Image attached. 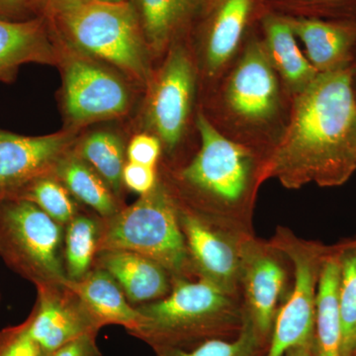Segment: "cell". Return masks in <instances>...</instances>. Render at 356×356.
I'll return each instance as SVG.
<instances>
[{
    "instance_id": "d6986e66",
    "label": "cell",
    "mask_w": 356,
    "mask_h": 356,
    "mask_svg": "<svg viewBox=\"0 0 356 356\" xmlns=\"http://www.w3.org/2000/svg\"><path fill=\"white\" fill-rule=\"evenodd\" d=\"M262 23L268 57L288 90L296 96L308 88L320 72L300 51L284 16L267 14Z\"/></svg>"
},
{
    "instance_id": "cb8c5ba5",
    "label": "cell",
    "mask_w": 356,
    "mask_h": 356,
    "mask_svg": "<svg viewBox=\"0 0 356 356\" xmlns=\"http://www.w3.org/2000/svg\"><path fill=\"white\" fill-rule=\"evenodd\" d=\"M268 341L259 334L245 313L242 329L235 339H206L184 348H159L156 356H264Z\"/></svg>"
},
{
    "instance_id": "44dd1931",
    "label": "cell",
    "mask_w": 356,
    "mask_h": 356,
    "mask_svg": "<svg viewBox=\"0 0 356 356\" xmlns=\"http://www.w3.org/2000/svg\"><path fill=\"white\" fill-rule=\"evenodd\" d=\"M51 48L43 18L0 19V74L26 63L49 62Z\"/></svg>"
},
{
    "instance_id": "60d3db41",
    "label": "cell",
    "mask_w": 356,
    "mask_h": 356,
    "mask_svg": "<svg viewBox=\"0 0 356 356\" xmlns=\"http://www.w3.org/2000/svg\"><path fill=\"white\" fill-rule=\"evenodd\" d=\"M353 356H356V350L355 351V353H353Z\"/></svg>"
},
{
    "instance_id": "9a60e30c",
    "label": "cell",
    "mask_w": 356,
    "mask_h": 356,
    "mask_svg": "<svg viewBox=\"0 0 356 356\" xmlns=\"http://www.w3.org/2000/svg\"><path fill=\"white\" fill-rule=\"evenodd\" d=\"M283 16L293 33L305 44L308 60L320 74L353 64L356 48V19L324 20Z\"/></svg>"
},
{
    "instance_id": "2e32d148",
    "label": "cell",
    "mask_w": 356,
    "mask_h": 356,
    "mask_svg": "<svg viewBox=\"0 0 356 356\" xmlns=\"http://www.w3.org/2000/svg\"><path fill=\"white\" fill-rule=\"evenodd\" d=\"M93 266L110 274L135 307L163 298L172 289V276L165 268L129 250H100Z\"/></svg>"
},
{
    "instance_id": "277c9868",
    "label": "cell",
    "mask_w": 356,
    "mask_h": 356,
    "mask_svg": "<svg viewBox=\"0 0 356 356\" xmlns=\"http://www.w3.org/2000/svg\"><path fill=\"white\" fill-rule=\"evenodd\" d=\"M51 16L81 51L114 65L140 83H147V44L130 0H91Z\"/></svg>"
},
{
    "instance_id": "1f68e13d",
    "label": "cell",
    "mask_w": 356,
    "mask_h": 356,
    "mask_svg": "<svg viewBox=\"0 0 356 356\" xmlns=\"http://www.w3.org/2000/svg\"><path fill=\"white\" fill-rule=\"evenodd\" d=\"M123 184L131 191L137 192L140 195L153 191L156 184V175L154 168L129 163L124 166Z\"/></svg>"
},
{
    "instance_id": "4dcf8cb0",
    "label": "cell",
    "mask_w": 356,
    "mask_h": 356,
    "mask_svg": "<svg viewBox=\"0 0 356 356\" xmlns=\"http://www.w3.org/2000/svg\"><path fill=\"white\" fill-rule=\"evenodd\" d=\"M161 151V142L156 136L142 134L131 140L127 156L130 163L154 168Z\"/></svg>"
},
{
    "instance_id": "ac0fdd59",
    "label": "cell",
    "mask_w": 356,
    "mask_h": 356,
    "mask_svg": "<svg viewBox=\"0 0 356 356\" xmlns=\"http://www.w3.org/2000/svg\"><path fill=\"white\" fill-rule=\"evenodd\" d=\"M257 0H217L204 41V65L210 76L221 72L236 55Z\"/></svg>"
},
{
    "instance_id": "ffe728a7",
    "label": "cell",
    "mask_w": 356,
    "mask_h": 356,
    "mask_svg": "<svg viewBox=\"0 0 356 356\" xmlns=\"http://www.w3.org/2000/svg\"><path fill=\"white\" fill-rule=\"evenodd\" d=\"M339 280L341 261L332 257L323 264L316 294L314 331L315 356H343V334L339 302Z\"/></svg>"
},
{
    "instance_id": "8fae6325",
    "label": "cell",
    "mask_w": 356,
    "mask_h": 356,
    "mask_svg": "<svg viewBox=\"0 0 356 356\" xmlns=\"http://www.w3.org/2000/svg\"><path fill=\"white\" fill-rule=\"evenodd\" d=\"M72 143L67 134L25 137L0 130V202L50 175Z\"/></svg>"
},
{
    "instance_id": "7a4b0ae2",
    "label": "cell",
    "mask_w": 356,
    "mask_h": 356,
    "mask_svg": "<svg viewBox=\"0 0 356 356\" xmlns=\"http://www.w3.org/2000/svg\"><path fill=\"white\" fill-rule=\"evenodd\" d=\"M136 308L143 321L131 336L153 350L184 348L238 334L245 317L231 293L204 277L198 281L172 277V289L165 297Z\"/></svg>"
},
{
    "instance_id": "d4e9b609",
    "label": "cell",
    "mask_w": 356,
    "mask_h": 356,
    "mask_svg": "<svg viewBox=\"0 0 356 356\" xmlns=\"http://www.w3.org/2000/svg\"><path fill=\"white\" fill-rule=\"evenodd\" d=\"M100 221L76 215L65 229V267L67 280H83L93 267L97 252Z\"/></svg>"
},
{
    "instance_id": "5b68a950",
    "label": "cell",
    "mask_w": 356,
    "mask_h": 356,
    "mask_svg": "<svg viewBox=\"0 0 356 356\" xmlns=\"http://www.w3.org/2000/svg\"><path fill=\"white\" fill-rule=\"evenodd\" d=\"M65 229L30 201H2L0 257L36 287L65 284Z\"/></svg>"
},
{
    "instance_id": "7c38bea8",
    "label": "cell",
    "mask_w": 356,
    "mask_h": 356,
    "mask_svg": "<svg viewBox=\"0 0 356 356\" xmlns=\"http://www.w3.org/2000/svg\"><path fill=\"white\" fill-rule=\"evenodd\" d=\"M36 288L38 298L26 323L30 336L44 353H53L84 334H98L100 327L67 285Z\"/></svg>"
},
{
    "instance_id": "83f0119b",
    "label": "cell",
    "mask_w": 356,
    "mask_h": 356,
    "mask_svg": "<svg viewBox=\"0 0 356 356\" xmlns=\"http://www.w3.org/2000/svg\"><path fill=\"white\" fill-rule=\"evenodd\" d=\"M341 320V355L353 356L356 346V252H348L341 262L339 290Z\"/></svg>"
},
{
    "instance_id": "b9f144b4",
    "label": "cell",
    "mask_w": 356,
    "mask_h": 356,
    "mask_svg": "<svg viewBox=\"0 0 356 356\" xmlns=\"http://www.w3.org/2000/svg\"><path fill=\"white\" fill-rule=\"evenodd\" d=\"M355 137H356V128H355Z\"/></svg>"
},
{
    "instance_id": "e0dca14e",
    "label": "cell",
    "mask_w": 356,
    "mask_h": 356,
    "mask_svg": "<svg viewBox=\"0 0 356 356\" xmlns=\"http://www.w3.org/2000/svg\"><path fill=\"white\" fill-rule=\"evenodd\" d=\"M65 285L76 293L100 329L108 325H121L131 334L142 324V314L103 269L93 266L83 280H67Z\"/></svg>"
},
{
    "instance_id": "30bf717a",
    "label": "cell",
    "mask_w": 356,
    "mask_h": 356,
    "mask_svg": "<svg viewBox=\"0 0 356 356\" xmlns=\"http://www.w3.org/2000/svg\"><path fill=\"white\" fill-rule=\"evenodd\" d=\"M65 102L72 121L86 124L125 113L129 93L125 84L108 70L74 58L65 65Z\"/></svg>"
},
{
    "instance_id": "f35d334b",
    "label": "cell",
    "mask_w": 356,
    "mask_h": 356,
    "mask_svg": "<svg viewBox=\"0 0 356 356\" xmlns=\"http://www.w3.org/2000/svg\"><path fill=\"white\" fill-rule=\"evenodd\" d=\"M104 1H124V0H104Z\"/></svg>"
},
{
    "instance_id": "9c48e42d",
    "label": "cell",
    "mask_w": 356,
    "mask_h": 356,
    "mask_svg": "<svg viewBox=\"0 0 356 356\" xmlns=\"http://www.w3.org/2000/svg\"><path fill=\"white\" fill-rule=\"evenodd\" d=\"M195 72L182 47L172 49L152 88L147 122L154 136L170 151L179 144L191 112Z\"/></svg>"
},
{
    "instance_id": "e575fe53",
    "label": "cell",
    "mask_w": 356,
    "mask_h": 356,
    "mask_svg": "<svg viewBox=\"0 0 356 356\" xmlns=\"http://www.w3.org/2000/svg\"><path fill=\"white\" fill-rule=\"evenodd\" d=\"M88 1H91V0H44V6L46 7L49 13L53 14L70 8V7L81 6V4L86 3Z\"/></svg>"
},
{
    "instance_id": "3957f363",
    "label": "cell",
    "mask_w": 356,
    "mask_h": 356,
    "mask_svg": "<svg viewBox=\"0 0 356 356\" xmlns=\"http://www.w3.org/2000/svg\"><path fill=\"white\" fill-rule=\"evenodd\" d=\"M123 250L158 262L172 277L194 271L178 218V203L163 185L100 221L97 252Z\"/></svg>"
},
{
    "instance_id": "d6a6232c",
    "label": "cell",
    "mask_w": 356,
    "mask_h": 356,
    "mask_svg": "<svg viewBox=\"0 0 356 356\" xmlns=\"http://www.w3.org/2000/svg\"><path fill=\"white\" fill-rule=\"evenodd\" d=\"M96 336L97 334H88L77 337L57 350L49 353L48 356H102Z\"/></svg>"
},
{
    "instance_id": "7bdbcfd3",
    "label": "cell",
    "mask_w": 356,
    "mask_h": 356,
    "mask_svg": "<svg viewBox=\"0 0 356 356\" xmlns=\"http://www.w3.org/2000/svg\"><path fill=\"white\" fill-rule=\"evenodd\" d=\"M355 350H356V346H355Z\"/></svg>"
},
{
    "instance_id": "4316f807",
    "label": "cell",
    "mask_w": 356,
    "mask_h": 356,
    "mask_svg": "<svg viewBox=\"0 0 356 356\" xmlns=\"http://www.w3.org/2000/svg\"><path fill=\"white\" fill-rule=\"evenodd\" d=\"M15 198L24 199L34 203L51 219L64 227L79 215L76 205L70 198V192L58 179L50 175L40 177L26 185L13 199Z\"/></svg>"
},
{
    "instance_id": "d590c367",
    "label": "cell",
    "mask_w": 356,
    "mask_h": 356,
    "mask_svg": "<svg viewBox=\"0 0 356 356\" xmlns=\"http://www.w3.org/2000/svg\"><path fill=\"white\" fill-rule=\"evenodd\" d=\"M283 356H315L313 346H302L291 348Z\"/></svg>"
},
{
    "instance_id": "8d00e7d4",
    "label": "cell",
    "mask_w": 356,
    "mask_h": 356,
    "mask_svg": "<svg viewBox=\"0 0 356 356\" xmlns=\"http://www.w3.org/2000/svg\"><path fill=\"white\" fill-rule=\"evenodd\" d=\"M353 76H355V88L356 91V48L355 51V58H353Z\"/></svg>"
},
{
    "instance_id": "52a82bcc",
    "label": "cell",
    "mask_w": 356,
    "mask_h": 356,
    "mask_svg": "<svg viewBox=\"0 0 356 356\" xmlns=\"http://www.w3.org/2000/svg\"><path fill=\"white\" fill-rule=\"evenodd\" d=\"M227 119L245 133L261 134L280 121L282 93L264 42L250 40L222 89Z\"/></svg>"
},
{
    "instance_id": "ab89813d",
    "label": "cell",
    "mask_w": 356,
    "mask_h": 356,
    "mask_svg": "<svg viewBox=\"0 0 356 356\" xmlns=\"http://www.w3.org/2000/svg\"><path fill=\"white\" fill-rule=\"evenodd\" d=\"M48 353H44V351H43V353H42L41 356H48Z\"/></svg>"
},
{
    "instance_id": "603a6c76",
    "label": "cell",
    "mask_w": 356,
    "mask_h": 356,
    "mask_svg": "<svg viewBox=\"0 0 356 356\" xmlns=\"http://www.w3.org/2000/svg\"><path fill=\"white\" fill-rule=\"evenodd\" d=\"M134 6L146 43L154 51H163L198 9L191 0H137Z\"/></svg>"
},
{
    "instance_id": "8992f818",
    "label": "cell",
    "mask_w": 356,
    "mask_h": 356,
    "mask_svg": "<svg viewBox=\"0 0 356 356\" xmlns=\"http://www.w3.org/2000/svg\"><path fill=\"white\" fill-rule=\"evenodd\" d=\"M196 125L201 147L180 172L194 193L219 208H236L254 191L257 161L252 149L229 139L202 113Z\"/></svg>"
},
{
    "instance_id": "484cf974",
    "label": "cell",
    "mask_w": 356,
    "mask_h": 356,
    "mask_svg": "<svg viewBox=\"0 0 356 356\" xmlns=\"http://www.w3.org/2000/svg\"><path fill=\"white\" fill-rule=\"evenodd\" d=\"M81 158L106 182L115 196L120 194L125 163L123 144L116 135L91 134L81 144Z\"/></svg>"
},
{
    "instance_id": "f546056e",
    "label": "cell",
    "mask_w": 356,
    "mask_h": 356,
    "mask_svg": "<svg viewBox=\"0 0 356 356\" xmlns=\"http://www.w3.org/2000/svg\"><path fill=\"white\" fill-rule=\"evenodd\" d=\"M42 348L28 332L26 321L0 332V356H41Z\"/></svg>"
},
{
    "instance_id": "74e56055",
    "label": "cell",
    "mask_w": 356,
    "mask_h": 356,
    "mask_svg": "<svg viewBox=\"0 0 356 356\" xmlns=\"http://www.w3.org/2000/svg\"><path fill=\"white\" fill-rule=\"evenodd\" d=\"M191 1L193 2L194 6H195L196 7H197V8H199V7H200V6H202L204 0H191Z\"/></svg>"
},
{
    "instance_id": "5bb4252c",
    "label": "cell",
    "mask_w": 356,
    "mask_h": 356,
    "mask_svg": "<svg viewBox=\"0 0 356 356\" xmlns=\"http://www.w3.org/2000/svg\"><path fill=\"white\" fill-rule=\"evenodd\" d=\"M241 277L245 283L248 302L245 314L259 334L269 341L286 271L275 255L247 245L243 248Z\"/></svg>"
},
{
    "instance_id": "6da1fadb",
    "label": "cell",
    "mask_w": 356,
    "mask_h": 356,
    "mask_svg": "<svg viewBox=\"0 0 356 356\" xmlns=\"http://www.w3.org/2000/svg\"><path fill=\"white\" fill-rule=\"evenodd\" d=\"M284 131L261 170L287 188L341 185L356 170L353 65L321 72L294 96Z\"/></svg>"
},
{
    "instance_id": "ba28073f",
    "label": "cell",
    "mask_w": 356,
    "mask_h": 356,
    "mask_svg": "<svg viewBox=\"0 0 356 356\" xmlns=\"http://www.w3.org/2000/svg\"><path fill=\"white\" fill-rule=\"evenodd\" d=\"M280 248L294 264V288L276 314L264 356H283L291 348L314 344L317 257L293 240L283 238Z\"/></svg>"
},
{
    "instance_id": "4fadbf2b",
    "label": "cell",
    "mask_w": 356,
    "mask_h": 356,
    "mask_svg": "<svg viewBox=\"0 0 356 356\" xmlns=\"http://www.w3.org/2000/svg\"><path fill=\"white\" fill-rule=\"evenodd\" d=\"M178 218L194 270L232 293L242 275L243 248L193 211L178 205Z\"/></svg>"
},
{
    "instance_id": "836d02e7",
    "label": "cell",
    "mask_w": 356,
    "mask_h": 356,
    "mask_svg": "<svg viewBox=\"0 0 356 356\" xmlns=\"http://www.w3.org/2000/svg\"><path fill=\"white\" fill-rule=\"evenodd\" d=\"M44 4V0H0V16L19 17Z\"/></svg>"
},
{
    "instance_id": "7402d4cb",
    "label": "cell",
    "mask_w": 356,
    "mask_h": 356,
    "mask_svg": "<svg viewBox=\"0 0 356 356\" xmlns=\"http://www.w3.org/2000/svg\"><path fill=\"white\" fill-rule=\"evenodd\" d=\"M54 172L72 196L92 208L102 219L114 216L121 209L106 182L83 159L65 154Z\"/></svg>"
},
{
    "instance_id": "f1b7e54d",
    "label": "cell",
    "mask_w": 356,
    "mask_h": 356,
    "mask_svg": "<svg viewBox=\"0 0 356 356\" xmlns=\"http://www.w3.org/2000/svg\"><path fill=\"white\" fill-rule=\"evenodd\" d=\"M282 10L302 17L356 19V0H271Z\"/></svg>"
}]
</instances>
